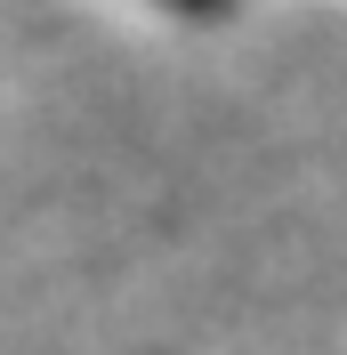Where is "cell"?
<instances>
[{
  "label": "cell",
  "instance_id": "1",
  "mask_svg": "<svg viewBox=\"0 0 347 355\" xmlns=\"http://www.w3.org/2000/svg\"><path fill=\"white\" fill-rule=\"evenodd\" d=\"M178 8H194V17H210V8H226V0H178Z\"/></svg>",
  "mask_w": 347,
  "mask_h": 355
}]
</instances>
